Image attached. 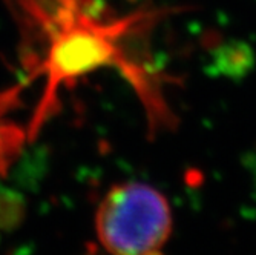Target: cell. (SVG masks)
<instances>
[{"label": "cell", "mask_w": 256, "mask_h": 255, "mask_svg": "<svg viewBox=\"0 0 256 255\" xmlns=\"http://www.w3.org/2000/svg\"><path fill=\"white\" fill-rule=\"evenodd\" d=\"M96 232L108 252L158 253L172 234L170 206L166 197L149 184H117L98 204Z\"/></svg>", "instance_id": "obj_1"}, {"label": "cell", "mask_w": 256, "mask_h": 255, "mask_svg": "<svg viewBox=\"0 0 256 255\" xmlns=\"http://www.w3.org/2000/svg\"><path fill=\"white\" fill-rule=\"evenodd\" d=\"M8 96H0V175H5L18 157L26 134L18 125L5 117Z\"/></svg>", "instance_id": "obj_2"}]
</instances>
